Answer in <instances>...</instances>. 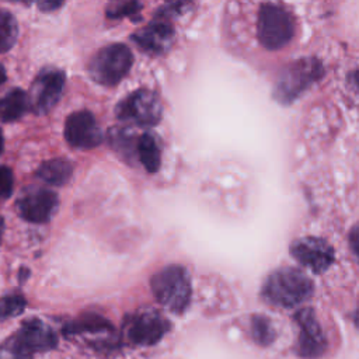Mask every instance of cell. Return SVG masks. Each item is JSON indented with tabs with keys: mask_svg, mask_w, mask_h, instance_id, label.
Listing matches in <instances>:
<instances>
[{
	"mask_svg": "<svg viewBox=\"0 0 359 359\" xmlns=\"http://www.w3.org/2000/svg\"><path fill=\"white\" fill-rule=\"evenodd\" d=\"M3 227H4V224H3V219L0 216V241H1V236H3Z\"/></svg>",
	"mask_w": 359,
	"mask_h": 359,
	"instance_id": "cell-28",
	"label": "cell"
},
{
	"mask_svg": "<svg viewBox=\"0 0 359 359\" xmlns=\"http://www.w3.org/2000/svg\"><path fill=\"white\" fill-rule=\"evenodd\" d=\"M349 243H351L353 254L359 259V223L352 227L351 234H349Z\"/></svg>",
	"mask_w": 359,
	"mask_h": 359,
	"instance_id": "cell-24",
	"label": "cell"
},
{
	"mask_svg": "<svg viewBox=\"0 0 359 359\" xmlns=\"http://www.w3.org/2000/svg\"><path fill=\"white\" fill-rule=\"evenodd\" d=\"M293 34V18L283 7L273 3L261 6L257 18V36L264 48L269 50L280 49L290 42Z\"/></svg>",
	"mask_w": 359,
	"mask_h": 359,
	"instance_id": "cell-4",
	"label": "cell"
},
{
	"mask_svg": "<svg viewBox=\"0 0 359 359\" xmlns=\"http://www.w3.org/2000/svg\"><path fill=\"white\" fill-rule=\"evenodd\" d=\"M1 150H3V135L0 132V153H1Z\"/></svg>",
	"mask_w": 359,
	"mask_h": 359,
	"instance_id": "cell-31",
	"label": "cell"
},
{
	"mask_svg": "<svg viewBox=\"0 0 359 359\" xmlns=\"http://www.w3.org/2000/svg\"><path fill=\"white\" fill-rule=\"evenodd\" d=\"M4 80H6V70H4L3 65L0 63V84L4 83Z\"/></svg>",
	"mask_w": 359,
	"mask_h": 359,
	"instance_id": "cell-26",
	"label": "cell"
},
{
	"mask_svg": "<svg viewBox=\"0 0 359 359\" xmlns=\"http://www.w3.org/2000/svg\"><path fill=\"white\" fill-rule=\"evenodd\" d=\"M65 137L67 143L77 149H93L102 142V132L90 111H76L70 114L65 123Z\"/></svg>",
	"mask_w": 359,
	"mask_h": 359,
	"instance_id": "cell-10",
	"label": "cell"
},
{
	"mask_svg": "<svg viewBox=\"0 0 359 359\" xmlns=\"http://www.w3.org/2000/svg\"><path fill=\"white\" fill-rule=\"evenodd\" d=\"M73 174V164L66 158H52L42 163L36 170V177L50 185H65Z\"/></svg>",
	"mask_w": 359,
	"mask_h": 359,
	"instance_id": "cell-16",
	"label": "cell"
},
{
	"mask_svg": "<svg viewBox=\"0 0 359 359\" xmlns=\"http://www.w3.org/2000/svg\"><path fill=\"white\" fill-rule=\"evenodd\" d=\"M136 153L137 157L140 160V163L143 164V167L149 171V172H156L160 167V147L157 144V140L154 136H151L150 133H143L137 143H136Z\"/></svg>",
	"mask_w": 359,
	"mask_h": 359,
	"instance_id": "cell-17",
	"label": "cell"
},
{
	"mask_svg": "<svg viewBox=\"0 0 359 359\" xmlns=\"http://www.w3.org/2000/svg\"><path fill=\"white\" fill-rule=\"evenodd\" d=\"M32 353L25 349L15 337H11L0 346V359H31Z\"/></svg>",
	"mask_w": 359,
	"mask_h": 359,
	"instance_id": "cell-22",
	"label": "cell"
},
{
	"mask_svg": "<svg viewBox=\"0 0 359 359\" xmlns=\"http://www.w3.org/2000/svg\"><path fill=\"white\" fill-rule=\"evenodd\" d=\"M14 337L31 353L53 349L57 344L53 330L38 318H31L22 323L21 328Z\"/></svg>",
	"mask_w": 359,
	"mask_h": 359,
	"instance_id": "cell-14",
	"label": "cell"
},
{
	"mask_svg": "<svg viewBox=\"0 0 359 359\" xmlns=\"http://www.w3.org/2000/svg\"><path fill=\"white\" fill-rule=\"evenodd\" d=\"M140 10V4L136 0H114L107 7V15L109 18H121L133 15Z\"/></svg>",
	"mask_w": 359,
	"mask_h": 359,
	"instance_id": "cell-21",
	"label": "cell"
},
{
	"mask_svg": "<svg viewBox=\"0 0 359 359\" xmlns=\"http://www.w3.org/2000/svg\"><path fill=\"white\" fill-rule=\"evenodd\" d=\"M116 116L121 121L139 126H153L158 123L163 112L158 97L146 88L129 94L116 105Z\"/></svg>",
	"mask_w": 359,
	"mask_h": 359,
	"instance_id": "cell-7",
	"label": "cell"
},
{
	"mask_svg": "<svg viewBox=\"0 0 359 359\" xmlns=\"http://www.w3.org/2000/svg\"><path fill=\"white\" fill-rule=\"evenodd\" d=\"M311 279L296 268H280L272 272L262 289L264 297L279 307H294L313 293Z\"/></svg>",
	"mask_w": 359,
	"mask_h": 359,
	"instance_id": "cell-1",
	"label": "cell"
},
{
	"mask_svg": "<svg viewBox=\"0 0 359 359\" xmlns=\"http://www.w3.org/2000/svg\"><path fill=\"white\" fill-rule=\"evenodd\" d=\"M252 338L259 345H269L275 338V331L271 321L264 316H252L251 318Z\"/></svg>",
	"mask_w": 359,
	"mask_h": 359,
	"instance_id": "cell-19",
	"label": "cell"
},
{
	"mask_svg": "<svg viewBox=\"0 0 359 359\" xmlns=\"http://www.w3.org/2000/svg\"><path fill=\"white\" fill-rule=\"evenodd\" d=\"M14 178L10 168L0 165V201L7 199L13 192Z\"/></svg>",
	"mask_w": 359,
	"mask_h": 359,
	"instance_id": "cell-23",
	"label": "cell"
},
{
	"mask_svg": "<svg viewBox=\"0 0 359 359\" xmlns=\"http://www.w3.org/2000/svg\"><path fill=\"white\" fill-rule=\"evenodd\" d=\"M8 1H18V3H25V4L31 3V0H8Z\"/></svg>",
	"mask_w": 359,
	"mask_h": 359,
	"instance_id": "cell-30",
	"label": "cell"
},
{
	"mask_svg": "<svg viewBox=\"0 0 359 359\" xmlns=\"http://www.w3.org/2000/svg\"><path fill=\"white\" fill-rule=\"evenodd\" d=\"M154 297L170 311L182 313L191 300V280L185 268L170 265L151 278Z\"/></svg>",
	"mask_w": 359,
	"mask_h": 359,
	"instance_id": "cell-2",
	"label": "cell"
},
{
	"mask_svg": "<svg viewBox=\"0 0 359 359\" xmlns=\"http://www.w3.org/2000/svg\"><path fill=\"white\" fill-rule=\"evenodd\" d=\"M355 323H356V325L359 327V307H358V310H356V314H355Z\"/></svg>",
	"mask_w": 359,
	"mask_h": 359,
	"instance_id": "cell-29",
	"label": "cell"
},
{
	"mask_svg": "<svg viewBox=\"0 0 359 359\" xmlns=\"http://www.w3.org/2000/svg\"><path fill=\"white\" fill-rule=\"evenodd\" d=\"M57 209V195L43 187H29L17 199V210L31 223H46Z\"/></svg>",
	"mask_w": 359,
	"mask_h": 359,
	"instance_id": "cell-9",
	"label": "cell"
},
{
	"mask_svg": "<svg viewBox=\"0 0 359 359\" xmlns=\"http://www.w3.org/2000/svg\"><path fill=\"white\" fill-rule=\"evenodd\" d=\"M66 77L62 70L45 69L31 84L28 100L29 108L38 114H48L60 100L65 88Z\"/></svg>",
	"mask_w": 359,
	"mask_h": 359,
	"instance_id": "cell-8",
	"label": "cell"
},
{
	"mask_svg": "<svg viewBox=\"0 0 359 359\" xmlns=\"http://www.w3.org/2000/svg\"><path fill=\"white\" fill-rule=\"evenodd\" d=\"M323 74V66L316 59H302L286 66L280 73L275 98L282 104H289L316 83Z\"/></svg>",
	"mask_w": 359,
	"mask_h": 359,
	"instance_id": "cell-5",
	"label": "cell"
},
{
	"mask_svg": "<svg viewBox=\"0 0 359 359\" xmlns=\"http://www.w3.org/2000/svg\"><path fill=\"white\" fill-rule=\"evenodd\" d=\"M353 83H355V86L359 88V70H356V72L353 73Z\"/></svg>",
	"mask_w": 359,
	"mask_h": 359,
	"instance_id": "cell-27",
	"label": "cell"
},
{
	"mask_svg": "<svg viewBox=\"0 0 359 359\" xmlns=\"http://www.w3.org/2000/svg\"><path fill=\"white\" fill-rule=\"evenodd\" d=\"M133 55L123 43H111L101 48L88 63L90 77L101 86L118 84L130 70Z\"/></svg>",
	"mask_w": 359,
	"mask_h": 359,
	"instance_id": "cell-3",
	"label": "cell"
},
{
	"mask_svg": "<svg viewBox=\"0 0 359 359\" xmlns=\"http://www.w3.org/2000/svg\"><path fill=\"white\" fill-rule=\"evenodd\" d=\"M174 38V31L170 22L163 18H156L144 28L132 35L133 42L144 52L157 55L170 48Z\"/></svg>",
	"mask_w": 359,
	"mask_h": 359,
	"instance_id": "cell-13",
	"label": "cell"
},
{
	"mask_svg": "<svg viewBox=\"0 0 359 359\" xmlns=\"http://www.w3.org/2000/svg\"><path fill=\"white\" fill-rule=\"evenodd\" d=\"M25 309V299L21 294H8L0 297V320L15 317Z\"/></svg>",
	"mask_w": 359,
	"mask_h": 359,
	"instance_id": "cell-20",
	"label": "cell"
},
{
	"mask_svg": "<svg viewBox=\"0 0 359 359\" xmlns=\"http://www.w3.org/2000/svg\"><path fill=\"white\" fill-rule=\"evenodd\" d=\"M290 254L297 262L316 273L324 272L334 262L332 247L318 237H303L293 241Z\"/></svg>",
	"mask_w": 359,
	"mask_h": 359,
	"instance_id": "cell-11",
	"label": "cell"
},
{
	"mask_svg": "<svg viewBox=\"0 0 359 359\" xmlns=\"http://www.w3.org/2000/svg\"><path fill=\"white\" fill-rule=\"evenodd\" d=\"M63 3L65 0H36V4L42 11H53L59 8Z\"/></svg>",
	"mask_w": 359,
	"mask_h": 359,
	"instance_id": "cell-25",
	"label": "cell"
},
{
	"mask_svg": "<svg viewBox=\"0 0 359 359\" xmlns=\"http://www.w3.org/2000/svg\"><path fill=\"white\" fill-rule=\"evenodd\" d=\"M18 27L15 18L4 10H0V53L11 49L17 41Z\"/></svg>",
	"mask_w": 359,
	"mask_h": 359,
	"instance_id": "cell-18",
	"label": "cell"
},
{
	"mask_svg": "<svg viewBox=\"0 0 359 359\" xmlns=\"http://www.w3.org/2000/svg\"><path fill=\"white\" fill-rule=\"evenodd\" d=\"M294 318L300 328L297 353L303 358H317L323 355L327 348V339L320 323L314 316V311L309 307L302 309L297 311Z\"/></svg>",
	"mask_w": 359,
	"mask_h": 359,
	"instance_id": "cell-12",
	"label": "cell"
},
{
	"mask_svg": "<svg viewBox=\"0 0 359 359\" xmlns=\"http://www.w3.org/2000/svg\"><path fill=\"white\" fill-rule=\"evenodd\" d=\"M168 330V320L153 309L132 313L123 321V335L133 345H154Z\"/></svg>",
	"mask_w": 359,
	"mask_h": 359,
	"instance_id": "cell-6",
	"label": "cell"
},
{
	"mask_svg": "<svg viewBox=\"0 0 359 359\" xmlns=\"http://www.w3.org/2000/svg\"><path fill=\"white\" fill-rule=\"evenodd\" d=\"M29 109L28 94L20 88H13L0 98V122L20 119Z\"/></svg>",
	"mask_w": 359,
	"mask_h": 359,
	"instance_id": "cell-15",
	"label": "cell"
}]
</instances>
